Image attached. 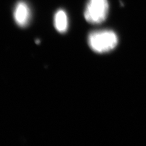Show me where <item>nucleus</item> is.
Here are the masks:
<instances>
[{"mask_svg":"<svg viewBox=\"0 0 146 146\" xmlns=\"http://www.w3.org/2000/svg\"><path fill=\"white\" fill-rule=\"evenodd\" d=\"M88 42L93 51L98 53H104L111 51L116 46L118 38L112 31H98L89 35Z\"/></svg>","mask_w":146,"mask_h":146,"instance_id":"1","label":"nucleus"},{"mask_svg":"<svg viewBox=\"0 0 146 146\" xmlns=\"http://www.w3.org/2000/svg\"><path fill=\"white\" fill-rule=\"evenodd\" d=\"M108 10V0H88L85 9L84 17L90 23L100 24L106 20Z\"/></svg>","mask_w":146,"mask_h":146,"instance_id":"2","label":"nucleus"},{"mask_svg":"<svg viewBox=\"0 0 146 146\" xmlns=\"http://www.w3.org/2000/svg\"><path fill=\"white\" fill-rule=\"evenodd\" d=\"M31 10L24 1H19L15 7L13 17L16 23L20 27H25L29 24L31 20Z\"/></svg>","mask_w":146,"mask_h":146,"instance_id":"3","label":"nucleus"},{"mask_svg":"<svg viewBox=\"0 0 146 146\" xmlns=\"http://www.w3.org/2000/svg\"><path fill=\"white\" fill-rule=\"evenodd\" d=\"M54 24L56 30L60 33H65L68 30V19L66 12L60 9L55 13Z\"/></svg>","mask_w":146,"mask_h":146,"instance_id":"4","label":"nucleus"}]
</instances>
